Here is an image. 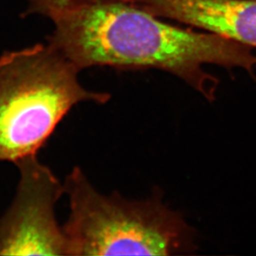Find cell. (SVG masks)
I'll return each mask as SVG.
<instances>
[{
  "mask_svg": "<svg viewBox=\"0 0 256 256\" xmlns=\"http://www.w3.org/2000/svg\"><path fill=\"white\" fill-rule=\"evenodd\" d=\"M76 0H28L30 9L32 14H42L50 16L55 12L64 9Z\"/></svg>",
  "mask_w": 256,
  "mask_h": 256,
  "instance_id": "8992f818",
  "label": "cell"
},
{
  "mask_svg": "<svg viewBox=\"0 0 256 256\" xmlns=\"http://www.w3.org/2000/svg\"><path fill=\"white\" fill-rule=\"evenodd\" d=\"M79 72L50 44L1 55L0 162L37 155L78 104L110 101L108 93L84 88Z\"/></svg>",
  "mask_w": 256,
  "mask_h": 256,
  "instance_id": "7a4b0ae2",
  "label": "cell"
},
{
  "mask_svg": "<svg viewBox=\"0 0 256 256\" xmlns=\"http://www.w3.org/2000/svg\"><path fill=\"white\" fill-rule=\"evenodd\" d=\"M16 164L20 178L14 202L0 218V256H68L63 226L55 216L64 183L37 155Z\"/></svg>",
  "mask_w": 256,
  "mask_h": 256,
  "instance_id": "277c9868",
  "label": "cell"
},
{
  "mask_svg": "<svg viewBox=\"0 0 256 256\" xmlns=\"http://www.w3.org/2000/svg\"><path fill=\"white\" fill-rule=\"evenodd\" d=\"M140 9L256 48V0H126Z\"/></svg>",
  "mask_w": 256,
  "mask_h": 256,
  "instance_id": "5b68a950",
  "label": "cell"
},
{
  "mask_svg": "<svg viewBox=\"0 0 256 256\" xmlns=\"http://www.w3.org/2000/svg\"><path fill=\"white\" fill-rule=\"evenodd\" d=\"M50 18L55 30L48 44L80 72L93 66L160 70L210 102L220 81L205 66L256 74L252 48L171 25L126 0H76Z\"/></svg>",
  "mask_w": 256,
  "mask_h": 256,
  "instance_id": "6da1fadb",
  "label": "cell"
},
{
  "mask_svg": "<svg viewBox=\"0 0 256 256\" xmlns=\"http://www.w3.org/2000/svg\"><path fill=\"white\" fill-rule=\"evenodd\" d=\"M64 191L68 256H176L196 248L192 228L160 194L144 200L102 194L78 166L66 176Z\"/></svg>",
  "mask_w": 256,
  "mask_h": 256,
  "instance_id": "3957f363",
  "label": "cell"
}]
</instances>
